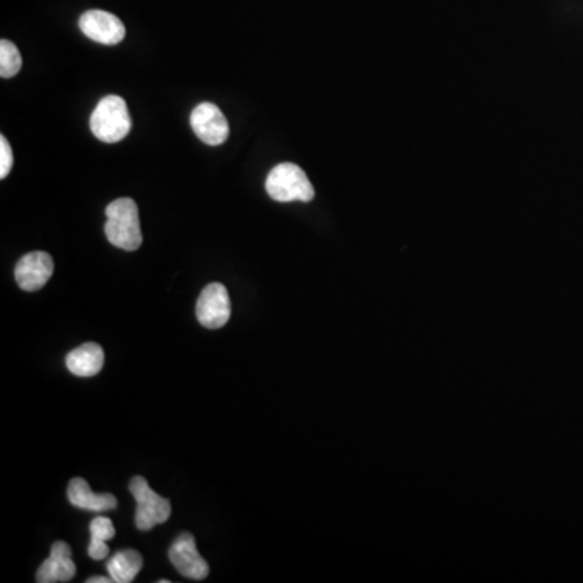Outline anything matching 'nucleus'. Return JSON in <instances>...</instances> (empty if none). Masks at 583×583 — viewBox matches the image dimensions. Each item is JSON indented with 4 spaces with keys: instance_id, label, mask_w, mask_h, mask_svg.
<instances>
[{
    "instance_id": "10",
    "label": "nucleus",
    "mask_w": 583,
    "mask_h": 583,
    "mask_svg": "<svg viewBox=\"0 0 583 583\" xmlns=\"http://www.w3.org/2000/svg\"><path fill=\"white\" fill-rule=\"evenodd\" d=\"M77 567L72 559V548L65 541H56L52 545L51 556L41 564L36 572V582H69L75 577Z\"/></svg>"
},
{
    "instance_id": "5",
    "label": "nucleus",
    "mask_w": 583,
    "mask_h": 583,
    "mask_svg": "<svg viewBox=\"0 0 583 583\" xmlns=\"http://www.w3.org/2000/svg\"><path fill=\"white\" fill-rule=\"evenodd\" d=\"M196 320L208 329H221L230 320V297L226 287L213 282L203 289L196 302Z\"/></svg>"
},
{
    "instance_id": "3",
    "label": "nucleus",
    "mask_w": 583,
    "mask_h": 583,
    "mask_svg": "<svg viewBox=\"0 0 583 583\" xmlns=\"http://www.w3.org/2000/svg\"><path fill=\"white\" fill-rule=\"evenodd\" d=\"M266 192L279 203H290V201H308L315 198V188L311 185L307 174L302 167L292 162H282L269 172L266 179Z\"/></svg>"
},
{
    "instance_id": "1",
    "label": "nucleus",
    "mask_w": 583,
    "mask_h": 583,
    "mask_svg": "<svg viewBox=\"0 0 583 583\" xmlns=\"http://www.w3.org/2000/svg\"><path fill=\"white\" fill-rule=\"evenodd\" d=\"M106 237L114 247L135 252L143 243L138 206L132 198H117L106 208Z\"/></svg>"
},
{
    "instance_id": "7",
    "label": "nucleus",
    "mask_w": 583,
    "mask_h": 583,
    "mask_svg": "<svg viewBox=\"0 0 583 583\" xmlns=\"http://www.w3.org/2000/svg\"><path fill=\"white\" fill-rule=\"evenodd\" d=\"M80 30L86 38L93 39L99 44H106V46L122 43L127 35L120 18L104 10H90L83 13L80 17Z\"/></svg>"
},
{
    "instance_id": "12",
    "label": "nucleus",
    "mask_w": 583,
    "mask_h": 583,
    "mask_svg": "<svg viewBox=\"0 0 583 583\" xmlns=\"http://www.w3.org/2000/svg\"><path fill=\"white\" fill-rule=\"evenodd\" d=\"M67 368L70 373L80 378H91L98 375L104 366V350L101 345L94 342H86L78 349L72 350L67 355Z\"/></svg>"
},
{
    "instance_id": "17",
    "label": "nucleus",
    "mask_w": 583,
    "mask_h": 583,
    "mask_svg": "<svg viewBox=\"0 0 583 583\" xmlns=\"http://www.w3.org/2000/svg\"><path fill=\"white\" fill-rule=\"evenodd\" d=\"M88 583H112V577H91V579L86 580Z\"/></svg>"
},
{
    "instance_id": "11",
    "label": "nucleus",
    "mask_w": 583,
    "mask_h": 583,
    "mask_svg": "<svg viewBox=\"0 0 583 583\" xmlns=\"http://www.w3.org/2000/svg\"><path fill=\"white\" fill-rule=\"evenodd\" d=\"M69 501L72 506L90 512H106L117 509L114 494H96L91 491L85 478H73L69 483Z\"/></svg>"
},
{
    "instance_id": "4",
    "label": "nucleus",
    "mask_w": 583,
    "mask_h": 583,
    "mask_svg": "<svg viewBox=\"0 0 583 583\" xmlns=\"http://www.w3.org/2000/svg\"><path fill=\"white\" fill-rule=\"evenodd\" d=\"M130 493L137 501L135 525L141 532H148L156 525L164 524L171 517L172 506L169 499L162 498L149 488L148 481L143 477H133L130 481Z\"/></svg>"
},
{
    "instance_id": "6",
    "label": "nucleus",
    "mask_w": 583,
    "mask_h": 583,
    "mask_svg": "<svg viewBox=\"0 0 583 583\" xmlns=\"http://www.w3.org/2000/svg\"><path fill=\"white\" fill-rule=\"evenodd\" d=\"M190 125L196 137L209 146H219L229 138V122L216 104L203 103L193 109Z\"/></svg>"
},
{
    "instance_id": "13",
    "label": "nucleus",
    "mask_w": 583,
    "mask_h": 583,
    "mask_svg": "<svg viewBox=\"0 0 583 583\" xmlns=\"http://www.w3.org/2000/svg\"><path fill=\"white\" fill-rule=\"evenodd\" d=\"M143 567V558L135 549H122L111 556L107 562V571L114 583H130L135 580Z\"/></svg>"
},
{
    "instance_id": "16",
    "label": "nucleus",
    "mask_w": 583,
    "mask_h": 583,
    "mask_svg": "<svg viewBox=\"0 0 583 583\" xmlns=\"http://www.w3.org/2000/svg\"><path fill=\"white\" fill-rule=\"evenodd\" d=\"M13 153L7 138L0 137V179H5L12 171Z\"/></svg>"
},
{
    "instance_id": "2",
    "label": "nucleus",
    "mask_w": 583,
    "mask_h": 583,
    "mask_svg": "<svg viewBox=\"0 0 583 583\" xmlns=\"http://www.w3.org/2000/svg\"><path fill=\"white\" fill-rule=\"evenodd\" d=\"M90 128L94 137L111 145L127 138L132 130V117L125 99L115 94L101 99L91 114Z\"/></svg>"
},
{
    "instance_id": "9",
    "label": "nucleus",
    "mask_w": 583,
    "mask_h": 583,
    "mask_svg": "<svg viewBox=\"0 0 583 583\" xmlns=\"http://www.w3.org/2000/svg\"><path fill=\"white\" fill-rule=\"evenodd\" d=\"M54 274V260L46 252L26 253L15 268V281L25 292H38Z\"/></svg>"
},
{
    "instance_id": "8",
    "label": "nucleus",
    "mask_w": 583,
    "mask_h": 583,
    "mask_svg": "<svg viewBox=\"0 0 583 583\" xmlns=\"http://www.w3.org/2000/svg\"><path fill=\"white\" fill-rule=\"evenodd\" d=\"M169 559L172 566L188 579L205 580L209 575L208 562L201 558L196 549L195 537L192 533H182L175 538L169 549Z\"/></svg>"
},
{
    "instance_id": "14",
    "label": "nucleus",
    "mask_w": 583,
    "mask_h": 583,
    "mask_svg": "<svg viewBox=\"0 0 583 583\" xmlns=\"http://www.w3.org/2000/svg\"><path fill=\"white\" fill-rule=\"evenodd\" d=\"M91 541L88 546V556L94 561H101L109 556L107 541L115 537V528L111 519L98 515L96 519L91 520L90 524Z\"/></svg>"
},
{
    "instance_id": "15",
    "label": "nucleus",
    "mask_w": 583,
    "mask_h": 583,
    "mask_svg": "<svg viewBox=\"0 0 583 583\" xmlns=\"http://www.w3.org/2000/svg\"><path fill=\"white\" fill-rule=\"evenodd\" d=\"M22 65V54L18 51V47L9 39H2L0 41V77H15L22 70Z\"/></svg>"
}]
</instances>
